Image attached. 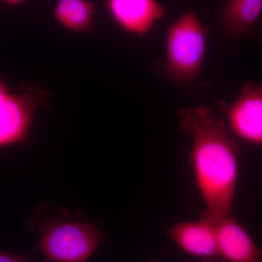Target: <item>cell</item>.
Returning a JSON list of instances; mask_svg holds the SVG:
<instances>
[{
  "label": "cell",
  "instance_id": "5",
  "mask_svg": "<svg viewBox=\"0 0 262 262\" xmlns=\"http://www.w3.org/2000/svg\"><path fill=\"white\" fill-rule=\"evenodd\" d=\"M231 135L250 145L262 146V82H248L237 98L221 103Z\"/></svg>",
  "mask_w": 262,
  "mask_h": 262
},
{
  "label": "cell",
  "instance_id": "8",
  "mask_svg": "<svg viewBox=\"0 0 262 262\" xmlns=\"http://www.w3.org/2000/svg\"><path fill=\"white\" fill-rule=\"evenodd\" d=\"M220 257L227 262H262V249L233 215L215 223Z\"/></svg>",
  "mask_w": 262,
  "mask_h": 262
},
{
  "label": "cell",
  "instance_id": "13",
  "mask_svg": "<svg viewBox=\"0 0 262 262\" xmlns=\"http://www.w3.org/2000/svg\"><path fill=\"white\" fill-rule=\"evenodd\" d=\"M148 262H158V261H156V260H151V261H149Z\"/></svg>",
  "mask_w": 262,
  "mask_h": 262
},
{
  "label": "cell",
  "instance_id": "11",
  "mask_svg": "<svg viewBox=\"0 0 262 262\" xmlns=\"http://www.w3.org/2000/svg\"><path fill=\"white\" fill-rule=\"evenodd\" d=\"M0 262H37L30 258L20 255L12 254V253L0 251ZM47 262V261H45Z\"/></svg>",
  "mask_w": 262,
  "mask_h": 262
},
{
  "label": "cell",
  "instance_id": "12",
  "mask_svg": "<svg viewBox=\"0 0 262 262\" xmlns=\"http://www.w3.org/2000/svg\"><path fill=\"white\" fill-rule=\"evenodd\" d=\"M203 262H227L220 257L211 258V259L204 260Z\"/></svg>",
  "mask_w": 262,
  "mask_h": 262
},
{
  "label": "cell",
  "instance_id": "6",
  "mask_svg": "<svg viewBox=\"0 0 262 262\" xmlns=\"http://www.w3.org/2000/svg\"><path fill=\"white\" fill-rule=\"evenodd\" d=\"M107 10L114 21L133 35L142 37L165 16V8L155 0H110Z\"/></svg>",
  "mask_w": 262,
  "mask_h": 262
},
{
  "label": "cell",
  "instance_id": "9",
  "mask_svg": "<svg viewBox=\"0 0 262 262\" xmlns=\"http://www.w3.org/2000/svg\"><path fill=\"white\" fill-rule=\"evenodd\" d=\"M262 15V0H229L225 2L221 21L227 35L237 37L252 30Z\"/></svg>",
  "mask_w": 262,
  "mask_h": 262
},
{
  "label": "cell",
  "instance_id": "4",
  "mask_svg": "<svg viewBox=\"0 0 262 262\" xmlns=\"http://www.w3.org/2000/svg\"><path fill=\"white\" fill-rule=\"evenodd\" d=\"M48 100L47 93L34 85L13 94L0 79V148L27 141L34 115Z\"/></svg>",
  "mask_w": 262,
  "mask_h": 262
},
{
  "label": "cell",
  "instance_id": "10",
  "mask_svg": "<svg viewBox=\"0 0 262 262\" xmlns=\"http://www.w3.org/2000/svg\"><path fill=\"white\" fill-rule=\"evenodd\" d=\"M95 13L94 3L84 0H61L54 8L56 20L64 28L77 33L91 30Z\"/></svg>",
  "mask_w": 262,
  "mask_h": 262
},
{
  "label": "cell",
  "instance_id": "1",
  "mask_svg": "<svg viewBox=\"0 0 262 262\" xmlns=\"http://www.w3.org/2000/svg\"><path fill=\"white\" fill-rule=\"evenodd\" d=\"M180 127L190 136V163L206 209L201 217L218 222L232 215L239 177V146L225 120L213 108L190 106L179 112Z\"/></svg>",
  "mask_w": 262,
  "mask_h": 262
},
{
  "label": "cell",
  "instance_id": "7",
  "mask_svg": "<svg viewBox=\"0 0 262 262\" xmlns=\"http://www.w3.org/2000/svg\"><path fill=\"white\" fill-rule=\"evenodd\" d=\"M168 234L172 241L184 252L204 258L220 257L216 225L208 219L179 222L170 227Z\"/></svg>",
  "mask_w": 262,
  "mask_h": 262
},
{
  "label": "cell",
  "instance_id": "3",
  "mask_svg": "<svg viewBox=\"0 0 262 262\" xmlns=\"http://www.w3.org/2000/svg\"><path fill=\"white\" fill-rule=\"evenodd\" d=\"M103 241L91 224L55 218L43 224L36 249L47 262H86Z\"/></svg>",
  "mask_w": 262,
  "mask_h": 262
},
{
  "label": "cell",
  "instance_id": "2",
  "mask_svg": "<svg viewBox=\"0 0 262 262\" xmlns=\"http://www.w3.org/2000/svg\"><path fill=\"white\" fill-rule=\"evenodd\" d=\"M207 36L194 10L184 12L172 23L165 39L164 69L179 83H189L201 75L206 60Z\"/></svg>",
  "mask_w": 262,
  "mask_h": 262
}]
</instances>
